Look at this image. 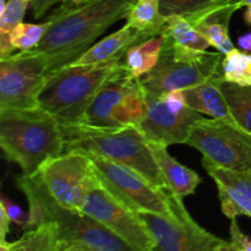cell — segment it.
<instances>
[{"label": "cell", "mask_w": 251, "mask_h": 251, "mask_svg": "<svg viewBox=\"0 0 251 251\" xmlns=\"http://www.w3.org/2000/svg\"><path fill=\"white\" fill-rule=\"evenodd\" d=\"M64 0H36L32 1V14L36 20L42 19L51 7L58 2H63Z\"/></svg>", "instance_id": "4dcf8cb0"}, {"label": "cell", "mask_w": 251, "mask_h": 251, "mask_svg": "<svg viewBox=\"0 0 251 251\" xmlns=\"http://www.w3.org/2000/svg\"><path fill=\"white\" fill-rule=\"evenodd\" d=\"M28 5L27 0H7L5 7L0 11V34H10L24 22Z\"/></svg>", "instance_id": "83f0119b"}, {"label": "cell", "mask_w": 251, "mask_h": 251, "mask_svg": "<svg viewBox=\"0 0 251 251\" xmlns=\"http://www.w3.org/2000/svg\"><path fill=\"white\" fill-rule=\"evenodd\" d=\"M162 46L163 37L158 34L130 47L124 56L127 73L140 78L151 73L158 63Z\"/></svg>", "instance_id": "ffe728a7"}, {"label": "cell", "mask_w": 251, "mask_h": 251, "mask_svg": "<svg viewBox=\"0 0 251 251\" xmlns=\"http://www.w3.org/2000/svg\"><path fill=\"white\" fill-rule=\"evenodd\" d=\"M244 19H245V22L251 26V6H248L247 11H245L244 14Z\"/></svg>", "instance_id": "8d00e7d4"}, {"label": "cell", "mask_w": 251, "mask_h": 251, "mask_svg": "<svg viewBox=\"0 0 251 251\" xmlns=\"http://www.w3.org/2000/svg\"><path fill=\"white\" fill-rule=\"evenodd\" d=\"M137 0H86L75 6L61 4L47 19L51 26L29 53L48 60L50 74L75 61L110 26L127 19Z\"/></svg>", "instance_id": "6da1fadb"}, {"label": "cell", "mask_w": 251, "mask_h": 251, "mask_svg": "<svg viewBox=\"0 0 251 251\" xmlns=\"http://www.w3.org/2000/svg\"><path fill=\"white\" fill-rule=\"evenodd\" d=\"M124 56L92 65H69L49 74L38 95V105L53 115L61 127L82 125L88 108L102 86L125 70Z\"/></svg>", "instance_id": "277c9868"}, {"label": "cell", "mask_w": 251, "mask_h": 251, "mask_svg": "<svg viewBox=\"0 0 251 251\" xmlns=\"http://www.w3.org/2000/svg\"><path fill=\"white\" fill-rule=\"evenodd\" d=\"M166 21L161 12V0H137L126 19L127 25L153 36L161 34Z\"/></svg>", "instance_id": "603a6c76"}, {"label": "cell", "mask_w": 251, "mask_h": 251, "mask_svg": "<svg viewBox=\"0 0 251 251\" xmlns=\"http://www.w3.org/2000/svg\"><path fill=\"white\" fill-rule=\"evenodd\" d=\"M185 145L202 153V158L229 171L251 169V136L218 119H202L194 125Z\"/></svg>", "instance_id": "30bf717a"}, {"label": "cell", "mask_w": 251, "mask_h": 251, "mask_svg": "<svg viewBox=\"0 0 251 251\" xmlns=\"http://www.w3.org/2000/svg\"><path fill=\"white\" fill-rule=\"evenodd\" d=\"M50 74L41 54L20 51L0 60V109H29L38 105V95Z\"/></svg>", "instance_id": "8fae6325"}, {"label": "cell", "mask_w": 251, "mask_h": 251, "mask_svg": "<svg viewBox=\"0 0 251 251\" xmlns=\"http://www.w3.org/2000/svg\"><path fill=\"white\" fill-rule=\"evenodd\" d=\"M54 251H93L87 249V248L80 247V245H75V244H70V243H64V242H59L56 244L55 250Z\"/></svg>", "instance_id": "d6a6232c"}, {"label": "cell", "mask_w": 251, "mask_h": 251, "mask_svg": "<svg viewBox=\"0 0 251 251\" xmlns=\"http://www.w3.org/2000/svg\"><path fill=\"white\" fill-rule=\"evenodd\" d=\"M81 211L98 221L132 249L153 251V238L139 215L120 202L103 185L88 194Z\"/></svg>", "instance_id": "7c38bea8"}, {"label": "cell", "mask_w": 251, "mask_h": 251, "mask_svg": "<svg viewBox=\"0 0 251 251\" xmlns=\"http://www.w3.org/2000/svg\"><path fill=\"white\" fill-rule=\"evenodd\" d=\"M221 70L226 82L251 86V54L234 48L223 55Z\"/></svg>", "instance_id": "484cf974"}, {"label": "cell", "mask_w": 251, "mask_h": 251, "mask_svg": "<svg viewBox=\"0 0 251 251\" xmlns=\"http://www.w3.org/2000/svg\"><path fill=\"white\" fill-rule=\"evenodd\" d=\"M0 147L5 158L21 168L22 176H31L63 153V129L41 107L0 109Z\"/></svg>", "instance_id": "3957f363"}, {"label": "cell", "mask_w": 251, "mask_h": 251, "mask_svg": "<svg viewBox=\"0 0 251 251\" xmlns=\"http://www.w3.org/2000/svg\"><path fill=\"white\" fill-rule=\"evenodd\" d=\"M239 5L240 0H161V12L164 17L179 15L186 20H193L222 7Z\"/></svg>", "instance_id": "7402d4cb"}, {"label": "cell", "mask_w": 251, "mask_h": 251, "mask_svg": "<svg viewBox=\"0 0 251 251\" xmlns=\"http://www.w3.org/2000/svg\"><path fill=\"white\" fill-rule=\"evenodd\" d=\"M146 109V91L141 78L125 69L102 86L88 108L85 124L95 127L139 125Z\"/></svg>", "instance_id": "ba28073f"}, {"label": "cell", "mask_w": 251, "mask_h": 251, "mask_svg": "<svg viewBox=\"0 0 251 251\" xmlns=\"http://www.w3.org/2000/svg\"><path fill=\"white\" fill-rule=\"evenodd\" d=\"M51 26L50 20L47 19L41 24H20L14 31L10 33L12 46L20 51H28L38 47L43 41L44 36Z\"/></svg>", "instance_id": "4316f807"}, {"label": "cell", "mask_w": 251, "mask_h": 251, "mask_svg": "<svg viewBox=\"0 0 251 251\" xmlns=\"http://www.w3.org/2000/svg\"><path fill=\"white\" fill-rule=\"evenodd\" d=\"M27 1H29V2H32V1H36V0H27Z\"/></svg>", "instance_id": "ab89813d"}, {"label": "cell", "mask_w": 251, "mask_h": 251, "mask_svg": "<svg viewBox=\"0 0 251 251\" xmlns=\"http://www.w3.org/2000/svg\"><path fill=\"white\" fill-rule=\"evenodd\" d=\"M222 92L237 123L251 136V86H239L223 81Z\"/></svg>", "instance_id": "cb8c5ba5"}, {"label": "cell", "mask_w": 251, "mask_h": 251, "mask_svg": "<svg viewBox=\"0 0 251 251\" xmlns=\"http://www.w3.org/2000/svg\"><path fill=\"white\" fill-rule=\"evenodd\" d=\"M151 37L154 36L149 32L139 31L126 24L120 29L113 32L112 34L93 44L82 55L78 56L75 61L70 64L71 65H92V64L105 63L110 59L123 55L131 46L146 41Z\"/></svg>", "instance_id": "e0dca14e"}, {"label": "cell", "mask_w": 251, "mask_h": 251, "mask_svg": "<svg viewBox=\"0 0 251 251\" xmlns=\"http://www.w3.org/2000/svg\"><path fill=\"white\" fill-rule=\"evenodd\" d=\"M243 6H251V0H240Z\"/></svg>", "instance_id": "f35d334b"}, {"label": "cell", "mask_w": 251, "mask_h": 251, "mask_svg": "<svg viewBox=\"0 0 251 251\" xmlns=\"http://www.w3.org/2000/svg\"><path fill=\"white\" fill-rule=\"evenodd\" d=\"M87 154L97 169L102 185L134 212L178 218L186 210L178 196L171 191L161 190L129 167L98 154Z\"/></svg>", "instance_id": "52a82bcc"}, {"label": "cell", "mask_w": 251, "mask_h": 251, "mask_svg": "<svg viewBox=\"0 0 251 251\" xmlns=\"http://www.w3.org/2000/svg\"><path fill=\"white\" fill-rule=\"evenodd\" d=\"M166 19V25L161 31L163 37H168L178 46L193 49V50L206 51V49L211 47L207 39L185 17L172 15V16H167Z\"/></svg>", "instance_id": "44dd1931"}, {"label": "cell", "mask_w": 251, "mask_h": 251, "mask_svg": "<svg viewBox=\"0 0 251 251\" xmlns=\"http://www.w3.org/2000/svg\"><path fill=\"white\" fill-rule=\"evenodd\" d=\"M137 215L153 238V251H217L223 242L199 226L186 210L178 218L150 212Z\"/></svg>", "instance_id": "4fadbf2b"}, {"label": "cell", "mask_w": 251, "mask_h": 251, "mask_svg": "<svg viewBox=\"0 0 251 251\" xmlns=\"http://www.w3.org/2000/svg\"><path fill=\"white\" fill-rule=\"evenodd\" d=\"M217 251H239V250L237 249V247H235L232 242H226V240H223V242L217 247Z\"/></svg>", "instance_id": "e575fe53"}, {"label": "cell", "mask_w": 251, "mask_h": 251, "mask_svg": "<svg viewBox=\"0 0 251 251\" xmlns=\"http://www.w3.org/2000/svg\"><path fill=\"white\" fill-rule=\"evenodd\" d=\"M238 46L242 50L251 51V32H247L238 38Z\"/></svg>", "instance_id": "836d02e7"}, {"label": "cell", "mask_w": 251, "mask_h": 251, "mask_svg": "<svg viewBox=\"0 0 251 251\" xmlns=\"http://www.w3.org/2000/svg\"><path fill=\"white\" fill-rule=\"evenodd\" d=\"M58 244L55 226L44 223L25 232L20 239L10 243L11 251H54Z\"/></svg>", "instance_id": "d4e9b609"}, {"label": "cell", "mask_w": 251, "mask_h": 251, "mask_svg": "<svg viewBox=\"0 0 251 251\" xmlns=\"http://www.w3.org/2000/svg\"><path fill=\"white\" fill-rule=\"evenodd\" d=\"M152 152L161 168L168 188L176 196L183 200L186 196L194 195L198 186L201 184V178L196 172L179 163L174 157L169 154L167 147L151 144Z\"/></svg>", "instance_id": "ac0fdd59"}, {"label": "cell", "mask_w": 251, "mask_h": 251, "mask_svg": "<svg viewBox=\"0 0 251 251\" xmlns=\"http://www.w3.org/2000/svg\"><path fill=\"white\" fill-rule=\"evenodd\" d=\"M0 206H2L4 210L6 211L7 216H9L10 221H11L12 223H15V225L19 226V227H25V225H26L27 222V216L25 215L24 211H22V208L20 207L19 205H16V203H15L14 201L10 200V199L2 196L1 200H0Z\"/></svg>", "instance_id": "f546056e"}, {"label": "cell", "mask_w": 251, "mask_h": 251, "mask_svg": "<svg viewBox=\"0 0 251 251\" xmlns=\"http://www.w3.org/2000/svg\"><path fill=\"white\" fill-rule=\"evenodd\" d=\"M222 59L221 51L193 50L163 37L158 63L151 73L141 77L142 86L147 93L157 96L195 87L222 73Z\"/></svg>", "instance_id": "8992f818"}, {"label": "cell", "mask_w": 251, "mask_h": 251, "mask_svg": "<svg viewBox=\"0 0 251 251\" xmlns=\"http://www.w3.org/2000/svg\"><path fill=\"white\" fill-rule=\"evenodd\" d=\"M83 1H86V0H64L61 4L68 5V6H75V5L81 4V2H83Z\"/></svg>", "instance_id": "d590c367"}, {"label": "cell", "mask_w": 251, "mask_h": 251, "mask_svg": "<svg viewBox=\"0 0 251 251\" xmlns=\"http://www.w3.org/2000/svg\"><path fill=\"white\" fill-rule=\"evenodd\" d=\"M239 9H242L239 5H232L213 10L188 21L207 39L211 47L227 54L235 48L229 36V22L233 14Z\"/></svg>", "instance_id": "d6986e66"}, {"label": "cell", "mask_w": 251, "mask_h": 251, "mask_svg": "<svg viewBox=\"0 0 251 251\" xmlns=\"http://www.w3.org/2000/svg\"><path fill=\"white\" fill-rule=\"evenodd\" d=\"M146 114L139 126L151 144L164 147L186 144L194 125L203 118L189 105L183 110L172 109L162 95L146 92Z\"/></svg>", "instance_id": "5bb4252c"}, {"label": "cell", "mask_w": 251, "mask_h": 251, "mask_svg": "<svg viewBox=\"0 0 251 251\" xmlns=\"http://www.w3.org/2000/svg\"><path fill=\"white\" fill-rule=\"evenodd\" d=\"M230 221H232L229 228L230 242L237 247L239 251H251V237L243 233L239 225H238L237 218H233Z\"/></svg>", "instance_id": "f1b7e54d"}, {"label": "cell", "mask_w": 251, "mask_h": 251, "mask_svg": "<svg viewBox=\"0 0 251 251\" xmlns=\"http://www.w3.org/2000/svg\"><path fill=\"white\" fill-rule=\"evenodd\" d=\"M223 81H225V78L221 73L211 77L206 82L201 83V85L184 90L183 93L186 104L196 112L210 115L213 119L222 120V122L228 123L232 126H235L244 131L235 120L234 115H233L232 110L228 105L227 100L223 95Z\"/></svg>", "instance_id": "2e32d148"}, {"label": "cell", "mask_w": 251, "mask_h": 251, "mask_svg": "<svg viewBox=\"0 0 251 251\" xmlns=\"http://www.w3.org/2000/svg\"><path fill=\"white\" fill-rule=\"evenodd\" d=\"M39 174L51 196L71 210L81 211L88 194L102 185L92 159L78 150L49 159Z\"/></svg>", "instance_id": "9c48e42d"}, {"label": "cell", "mask_w": 251, "mask_h": 251, "mask_svg": "<svg viewBox=\"0 0 251 251\" xmlns=\"http://www.w3.org/2000/svg\"><path fill=\"white\" fill-rule=\"evenodd\" d=\"M202 166L215 180L223 215L233 220L239 216L251 218V169L229 171L202 158Z\"/></svg>", "instance_id": "9a60e30c"}, {"label": "cell", "mask_w": 251, "mask_h": 251, "mask_svg": "<svg viewBox=\"0 0 251 251\" xmlns=\"http://www.w3.org/2000/svg\"><path fill=\"white\" fill-rule=\"evenodd\" d=\"M17 186L28 202L24 230L53 223L59 242L80 245L93 251H136L91 216L60 205L49 193L39 172L31 176H22L17 179Z\"/></svg>", "instance_id": "7a4b0ae2"}, {"label": "cell", "mask_w": 251, "mask_h": 251, "mask_svg": "<svg viewBox=\"0 0 251 251\" xmlns=\"http://www.w3.org/2000/svg\"><path fill=\"white\" fill-rule=\"evenodd\" d=\"M10 221L6 211L0 206V242H6V234L10 232Z\"/></svg>", "instance_id": "1f68e13d"}, {"label": "cell", "mask_w": 251, "mask_h": 251, "mask_svg": "<svg viewBox=\"0 0 251 251\" xmlns=\"http://www.w3.org/2000/svg\"><path fill=\"white\" fill-rule=\"evenodd\" d=\"M61 129L64 152L78 150L105 157L141 174L161 190L171 191L154 158L149 140L139 125L95 127L82 124Z\"/></svg>", "instance_id": "5b68a950"}, {"label": "cell", "mask_w": 251, "mask_h": 251, "mask_svg": "<svg viewBox=\"0 0 251 251\" xmlns=\"http://www.w3.org/2000/svg\"><path fill=\"white\" fill-rule=\"evenodd\" d=\"M0 251H11V245L7 242H0Z\"/></svg>", "instance_id": "74e56055"}]
</instances>
